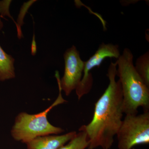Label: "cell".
<instances>
[{
  "mask_svg": "<svg viewBox=\"0 0 149 149\" xmlns=\"http://www.w3.org/2000/svg\"><path fill=\"white\" fill-rule=\"evenodd\" d=\"M77 134L71 131L63 135H50L37 137L26 143L27 149H59Z\"/></svg>",
  "mask_w": 149,
  "mask_h": 149,
  "instance_id": "obj_7",
  "label": "cell"
},
{
  "mask_svg": "<svg viewBox=\"0 0 149 149\" xmlns=\"http://www.w3.org/2000/svg\"><path fill=\"white\" fill-rule=\"evenodd\" d=\"M55 76L58 85V97L51 105L41 112L30 114L22 112L17 116L11 130V136L15 141L26 144L37 137L59 135L64 132V130L62 128L51 124L47 118L48 113L53 108L67 102L63 98L62 95L59 83L60 77L58 71H56Z\"/></svg>",
  "mask_w": 149,
  "mask_h": 149,
  "instance_id": "obj_3",
  "label": "cell"
},
{
  "mask_svg": "<svg viewBox=\"0 0 149 149\" xmlns=\"http://www.w3.org/2000/svg\"><path fill=\"white\" fill-rule=\"evenodd\" d=\"M32 55H35L36 54V51H37V48H36V44L35 41V35L34 34L33 35V40H32Z\"/></svg>",
  "mask_w": 149,
  "mask_h": 149,
  "instance_id": "obj_12",
  "label": "cell"
},
{
  "mask_svg": "<svg viewBox=\"0 0 149 149\" xmlns=\"http://www.w3.org/2000/svg\"><path fill=\"white\" fill-rule=\"evenodd\" d=\"M3 26V24L1 20V18H0V30L2 29Z\"/></svg>",
  "mask_w": 149,
  "mask_h": 149,
  "instance_id": "obj_13",
  "label": "cell"
},
{
  "mask_svg": "<svg viewBox=\"0 0 149 149\" xmlns=\"http://www.w3.org/2000/svg\"><path fill=\"white\" fill-rule=\"evenodd\" d=\"M116 63L111 61L107 74L109 84L95 104L92 120L79 128L87 134L88 149L111 148L121 125L123 114V94L120 82L116 79Z\"/></svg>",
  "mask_w": 149,
  "mask_h": 149,
  "instance_id": "obj_1",
  "label": "cell"
},
{
  "mask_svg": "<svg viewBox=\"0 0 149 149\" xmlns=\"http://www.w3.org/2000/svg\"><path fill=\"white\" fill-rule=\"evenodd\" d=\"M134 67L144 83L149 88V51L136 59Z\"/></svg>",
  "mask_w": 149,
  "mask_h": 149,
  "instance_id": "obj_9",
  "label": "cell"
},
{
  "mask_svg": "<svg viewBox=\"0 0 149 149\" xmlns=\"http://www.w3.org/2000/svg\"><path fill=\"white\" fill-rule=\"evenodd\" d=\"M65 70L63 76L60 79L62 91L69 96L75 90L83 77L85 61L80 58V53L74 45L68 49L64 54Z\"/></svg>",
  "mask_w": 149,
  "mask_h": 149,
  "instance_id": "obj_6",
  "label": "cell"
},
{
  "mask_svg": "<svg viewBox=\"0 0 149 149\" xmlns=\"http://www.w3.org/2000/svg\"><path fill=\"white\" fill-rule=\"evenodd\" d=\"M118 149L149 143V111L126 114L116 135Z\"/></svg>",
  "mask_w": 149,
  "mask_h": 149,
  "instance_id": "obj_4",
  "label": "cell"
},
{
  "mask_svg": "<svg viewBox=\"0 0 149 149\" xmlns=\"http://www.w3.org/2000/svg\"><path fill=\"white\" fill-rule=\"evenodd\" d=\"M15 59L0 46V82L15 78Z\"/></svg>",
  "mask_w": 149,
  "mask_h": 149,
  "instance_id": "obj_8",
  "label": "cell"
},
{
  "mask_svg": "<svg viewBox=\"0 0 149 149\" xmlns=\"http://www.w3.org/2000/svg\"><path fill=\"white\" fill-rule=\"evenodd\" d=\"M11 2L10 1H0V13L1 16L7 15L12 17L9 12V7Z\"/></svg>",
  "mask_w": 149,
  "mask_h": 149,
  "instance_id": "obj_11",
  "label": "cell"
},
{
  "mask_svg": "<svg viewBox=\"0 0 149 149\" xmlns=\"http://www.w3.org/2000/svg\"><path fill=\"white\" fill-rule=\"evenodd\" d=\"M116 63V76L122 89L123 113L137 114L140 107L144 112L149 111V88L135 69L131 51L125 48Z\"/></svg>",
  "mask_w": 149,
  "mask_h": 149,
  "instance_id": "obj_2",
  "label": "cell"
},
{
  "mask_svg": "<svg viewBox=\"0 0 149 149\" xmlns=\"http://www.w3.org/2000/svg\"><path fill=\"white\" fill-rule=\"evenodd\" d=\"M89 142L85 131L79 130L74 138L59 149H86Z\"/></svg>",
  "mask_w": 149,
  "mask_h": 149,
  "instance_id": "obj_10",
  "label": "cell"
},
{
  "mask_svg": "<svg viewBox=\"0 0 149 149\" xmlns=\"http://www.w3.org/2000/svg\"><path fill=\"white\" fill-rule=\"evenodd\" d=\"M120 55L118 45L111 43L105 44L104 42L100 45L95 53L87 61H85L83 77L75 89L78 100H80L92 90L93 78L91 70L95 68L100 67L106 58H109L117 59Z\"/></svg>",
  "mask_w": 149,
  "mask_h": 149,
  "instance_id": "obj_5",
  "label": "cell"
}]
</instances>
